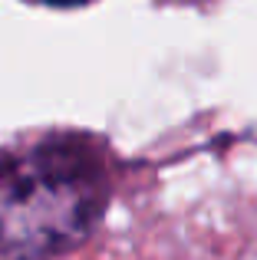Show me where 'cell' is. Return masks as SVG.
Segmentation results:
<instances>
[{
  "label": "cell",
  "mask_w": 257,
  "mask_h": 260,
  "mask_svg": "<svg viewBox=\"0 0 257 260\" xmlns=\"http://www.w3.org/2000/svg\"><path fill=\"white\" fill-rule=\"evenodd\" d=\"M109 201L106 152L53 135L0 155V260H53L89 237Z\"/></svg>",
  "instance_id": "1"
},
{
  "label": "cell",
  "mask_w": 257,
  "mask_h": 260,
  "mask_svg": "<svg viewBox=\"0 0 257 260\" xmlns=\"http://www.w3.org/2000/svg\"><path fill=\"white\" fill-rule=\"evenodd\" d=\"M37 4H46V7H83L89 0H37Z\"/></svg>",
  "instance_id": "2"
}]
</instances>
